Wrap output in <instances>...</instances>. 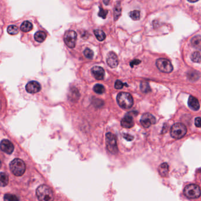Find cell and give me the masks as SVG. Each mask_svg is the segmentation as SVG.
Wrapping results in <instances>:
<instances>
[{"label":"cell","instance_id":"obj_36","mask_svg":"<svg viewBox=\"0 0 201 201\" xmlns=\"http://www.w3.org/2000/svg\"><path fill=\"white\" fill-rule=\"evenodd\" d=\"M103 2H104V3H105L106 5H108V4H109L110 0H103Z\"/></svg>","mask_w":201,"mask_h":201},{"label":"cell","instance_id":"obj_31","mask_svg":"<svg viewBox=\"0 0 201 201\" xmlns=\"http://www.w3.org/2000/svg\"><path fill=\"white\" fill-rule=\"evenodd\" d=\"M107 13H108V11L106 10H104L101 7H100V10H99V12L98 16L100 17H101L103 19H105L106 18V16H107Z\"/></svg>","mask_w":201,"mask_h":201},{"label":"cell","instance_id":"obj_16","mask_svg":"<svg viewBox=\"0 0 201 201\" xmlns=\"http://www.w3.org/2000/svg\"><path fill=\"white\" fill-rule=\"evenodd\" d=\"M159 174L162 177H166L169 173V165L167 163H164L159 166L158 169Z\"/></svg>","mask_w":201,"mask_h":201},{"label":"cell","instance_id":"obj_6","mask_svg":"<svg viewBox=\"0 0 201 201\" xmlns=\"http://www.w3.org/2000/svg\"><path fill=\"white\" fill-rule=\"evenodd\" d=\"M106 147L107 150L112 154L118 152L116 136L111 133H107L106 135Z\"/></svg>","mask_w":201,"mask_h":201},{"label":"cell","instance_id":"obj_11","mask_svg":"<svg viewBox=\"0 0 201 201\" xmlns=\"http://www.w3.org/2000/svg\"><path fill=\"white\" fill-rule=\"evenodd\" d=\"M106 61L108 66L111 68H116L119 64V59L117 56L113 51L107 54Z\"/></svg>","mask_w":201,"mask_h":201},{"label":"cell","instance_id":"obj_37","mask_svg":"<svg viewBox=\"0 0 201 201\" xmlns=\"http://www.w3.org/2000/svg\"><path fill=\"white\" fill-rule=\"evenodd\" d=\"M189 2H196L197 1H198L199 0H188Z\"/></svg>","mask_w":201,"mask_h":201},{"label":"cell","instance_id":"obj_30","mask_svg":"<svg viewBox=\"0 0 201 201\" xmlns=\"http://www.w3.org/2000/svg\"><path fill=\"white\" fill-rule=\"evenodd\" d=\"M188 77L189 78L190 80H196L198 79L199 77V75L198 72H196L195 71H191L189 74H188Z\"/></svg>","mask_w":201,"mask_h":201},{"label":"cell","instance_id":"obj_21","mask_svg":"<svg viewBox=\"0 0 201 201\" xmlns=\"http://www.w3.org/2000/svg\"><path fill=\"white\" fill-rule=\"evenodd\" d=\"M94 34L95 35L96 37L97 38V39L100 42L103 41L106 38V34L105 33V32H103L101 30H99V29L95 30Z\"/></svg>","mask_w":201,"mask_h":201},{"label":"cell","instance_id":"obj_18","mask_svg":"<svg viewBox=\"0 0 201 201\" xmlns=\"http://www.w3.org/2000/svg\"><path fill=\"white\" fill-rule=\"evenodd\" d=\"M47 35L44 32H38L34 35V39L35 40L38 42H42L45 41L46 39Z\"/></svg>","mask_w":201,"mask_h":201},{"label":"cell","instance_id":"obj_17","mask_svg":"<svg viewBox=\"0 0 201 201\" xmlns=\"http://www.w3.org/2000/svg\"><path fill=\"white\" fill-rule=\"evenodd\" d=\"M121 13H122V8L120 6V2L117 1L115 6L114 11H113V16L115 21H116L119 18V17L121 16Z\"/></svg>","mask_w":201,"mask_h":201},{"label":"cell","instance_id":"obj_10","mask_svg":"<svg viewBox=\"0 0 201 201\" xmlns=\"http://www.w3.org/2000/svg\"><path fill=\"white\" fill-rule=\"evenodd\" d=\"M41 85L36 81H31L27 84L26 86V91L31 94H35L41 90Z\"/></svg>","mask_w":201,"mask_h":201},{"label":"cell","instance_id":"obj_27","mask_svg":"<svg viewBox=\"0 0 201 201\" xmlns=\"http://www.w3.org/2000/svg\"><path fill=\"white\" fill-rule=\"evenodd\" d=\"M140 89L143 91V93H149L151 91L150 87L149 86L148 83V82H142L140 84Z\"/></svg>","mask_w":201,"mask_h":201},{"label":"cell","instance_id":"obj_3","mask_svg":"<svg viewBox=\"0 0 201 201\" xmlns=\"http://www.w3.org/2000/svg\"><path fill=\"white\" fill-rule=\"evenodd\" d=\"M10 168L12 173L16 176H21L24 175L26 170V166L21 159H14L10 164Z\"/></svg>","mask_w":201,"mask_h":201},{"label":"cell","instance_id":"obj_24","mask_svg":"<svg viewBox=\"0 0 201 201\" xmlns=\"http://www.w3.org/2000/svg\"><path fill=\"white\" fill-rule=\"evenodd\" d=\"M93 90L97 94L101 95L105 92V88L103 85L97 84L94 86Z\"/></svg>","mask_w":201,"mask_h":201},{"label":"cell","instance_id":"obj_20","mask_svg":"<svg viewBox=\"0 0 201 201\" xmlns=\"http://www.w3.org/2000/svg\"><path fill=\"white\" fill-rule=\"evenodd\" d=\"M191 44L193 47L196 48L201 49V36H196L195 37H193L191 40Z\"/></svg>","mask_w":201,"mask_h":201},{"label":"cell","instance_id":"obj_14","mask_svg":"<svg viewBox=\"0 0 201 201\" xmlns=\"http://www.w3.org/2000/svg\"><path fill=\"white\" fill-rule=\"evenodd\" d=\"M121 125L122 127L126 129H130L133 127L135 125V122L132 116L129 115H126L121 121Z\"/></svg>","mask_w":201,"mask_h":201},{"label":"cell","instance_id":"obj_35","mask_svg":"<svg viewBox=\"0 0 201 201\" xmlns=\"http://www.w3.org/2000/svg\"><path fill=\"white\" fill-rule=\"evenodd\" d=\"M123 138L126 139L128 141H132V140H133V139H134L133 136H131L130 135H129V134H124L123 135Z\"/></svg>","mask_w":201,"mask_h":201},{"label":"cell","instance_id":"obj_9","mask_svg":"<svg viewBox=\"0 0 201 201\" xmlns=\"http://www.w3.org/2000/svg\"><path fill=\"white\" fill-rule=\"evenodd\" d=\"M156 122V118L152 114L149 113L143 114L140 119V123L145 128L150 127V126L154 125Z\"/></svg>","mask_w":201,"mask_h":201},{"label":"cell","instance_id":"obj_19","mask_svg":"<svg viewBox=\"0 0 201 201\" xmlns=\"http://www.w3.org/2000/svg\"><path fill=\"white\" fill-rule=\"evenodd\" d=\"M32 22L28 21H26L23 22L20 27L21 31L24 32H30L32 29Z\"/></svg>","mask_w":201,"mask_h":201},{"label":"cell","instance_id":"obj_29","mask_svg":"<svg viewBox=\"0 0 201 201\" xmlns=\"http://www.w3.org/2000/svg\"><path fill=\"white\" fill-rule=\"evenodd\" d=\"M4 199L5 201H16L19 200V199L17 196L14 195H11V194L5 195Z\"/></svg>","mask_w":201,"mask_h":201},{"label":"cell","instance_id":"obj_8","mask_svg":"<svg viewBox=\"0 0 201 201\" xmlns=\"http://www.w3.org/2000/svg\"><path fill=\"white\" fill-rule=\"evenodd\" d=\"M77 40V33L73 30H68L65 32L64 41L66 45L70 48H73L76 46Z\"/></svg>","mask_w":201,"mask_h":201},{"label":"cell","instance_id":"obj_4","mask_svg":"<svg viewBox=\"0 0 201 201\" xmlns=\"http://www.w3.org/2000/svg\"><path fill=\"white\" fill-rule=\"evenodd\" d=\"M186 132V127L185 125L181 123H175L170 129V135L172 137L176 139H179L185 136Z\"/></svg>","mask_w":201,"mask_h":201},{"label":"cell","instance_id":"obj_7","mask_svg":"<svg viewBox=\"0 0 201 201\" xmlns=\"http://www.w3.org/2000/svg\"><path fill=\"white\" fill-rule=\"evenodd\" d=\"M156 67L163 73H169L173 70V66L169 60L166 58H159L156 62Z\"/></svg>","mask_w":201,"mask_h":201},{"label":"cell","instance_id":"obj_5","mask_svg":"<svg viewBox=\"0 0 201 201\" xmlns=\"http://www.w3.org/2000/svg\"><path fill=\"white\" fill-rule=\"evenodd\" d=\"M184 194L185 196L189 199L198 198L201 195V188L195 184H190L184 188Z\"/></svg>","mask_w":201,"mask_h":201},{"label":"cell","instance_id":"obj_23","mask_svg":"<svg viewBox=\"0 0 201 201\" xmlns=\"http://www.w3.org/2000/svg\"><path fill=\"white\" fill-rule=\"evenodd\" d=\"M0 179H1V186L4 187V186H5L8 184V177L5 173H4V172L1 173Z\"/></svg>","mask_w":201,"mask_h":201},{"label":"cell","instance_id":"obj_12","mask_svg":"<svg viewBox=\"0 0 201 201\" xmlns=\"http://www.w3.org/2000/svg\"><path fill=\"white\" fill-rule=\"evenodd\" d=\"M1 149L6 154H10L14 150V146L8 140L4 139L1 142Z\"/></svg>","mask_w":201,"mask_h":201},{"label":"cell","instance_id":"obj_15","mask_svg":"<svg viewBox=\"0 0 201 201\" xmlns=\"http://www.w3.org/2000/svg\"><path fill=\"white\" fill-rule=\"evenodd\" d=\"M188 106L189 108L194 111H197L200 108V104L198 100L195 97L190 96L188 99Z\"/></svg>","mask_w":201,"mask_h":201},{"label":"cell","instance_id":"obj_25","mask_svg":"<svg viewBox=\"0 0 201 201\" xmlns=\"http://www.w3.org/2000/svg\"><path fill=\"white\" fill-rule=\"evenodd\" d=\"M130 17L134 21H138L140 18V11L138 10L132 11L129 12Z\"/></svg>","mask_w":201,"mask_h":201},{"label":"cell","instance_id":"obj_22","mask_svg":"<svg viewBox=\"0 0 201 201\" xmlns=\"http://www.w3.org/2000/svg\"><path fill=\"white\" fill-rule=\"evenodd\" d=\"M191 60L193 62L199 63L201 62V55L199 52L195 51L191 55Z\"/></svg>","mask_w":201,"mask_h":201},{"label":"cell","instance_id":"obj_2","mask_svg":"<svg viewBox=\"0 0 201 201\" xmlns=\"http://www.w3.org/2000/svg\"><path fill=\"white\" fill-rule=\"evenodd\" d=\"M117 101L120 107L129 109L133 105V99L132 95L126 92H121L117 97Z\"/></svg>","mask_w":201,"mask_h":201},{"label":"cell","instance_id":"obj_34","mask_svg":"<svg viewBox=\"0 0 201 201\" xmlns=\"http://www.w3.org/2000/svg\"><path fill=\"white\" fill-rule=\"evenodd\" d=\"M140 62H141V61H140V60H138V59H135V60H133V61H132L130 62V66H131L132 67H134V66L138 65L140 63Z\"/></svg>","mask_w":201,"mask_h":201},{"label":"cell","instance_id":"obj_33","mask_svg":"<svg viewBox=\"0 0 201 201\" xmlns=\"http://www.w3.org/2000/svg\"><path fill=\"white\" fill-rule=\"evenodd\" d=\"M195 125L197 127H201V117H196L195 120Z\"/></svg>","mask_w":201,"mask_h":201},{"label":"cell","instance_id":"obj_13","mask_svg":"<svg viewBox=\"0 0 201 201\" xmlns=\"http://www.w3.org/2000/svg\"><path fill=\"white\" fill-rule=\"evenodd\" d=\"M91 74L96 79L101 80L105 77V72L104 69L99 66H95L91 70Z\"/></svg>","mask_w":201,"mask_h":201},{"label":"cell","instance_id":"obj_1","mask_svg":"<svg viewBox=\"0 0 201 201\" xmlns=\"http://www.w3.org/2000/svg\"><path fill=\"white\" fill-rule=\"evenodd\" d=\"M37 198L41 201H51L54 199V194L51 189L47 185H40L36 190Z\"/></svg>","mask_w":201,"mask_h":201},{"label":"cell","instance_id":"obj_32","mask_svg":"<svg viewBox=\"0 0 201 201\" xmlns=\"http://www.w3.org/2000/svg\"><path fill=\"white\" fill-rule=\"evenodd\" d=\"M125 84L123 83L121 81L117 80L115 84V87L116 89H122Z\"/></svg>","mask_w":201,"mask_h":201},{"label":"cell","instance_id":"obj_28","mask_svg":"<svg viewBox=\"0 0 201 201\" xmlns=\"http://www.w3.org/2000/svg\"><path fill=\"white\" fill-rule=\"evenodd\" d=\"M84 55L86 58L92 59L94 56V53L90 48H86L84 51Z\"/></svg>","mask_w":201,"mask_h":201},{"label":"cell","instance_id":"obj_26","mask_svg":"<svg viewBox=\"0 0 201 201\" xmlns=\"http://www.w3.org/2000/svg\"><path fill=\"white\" fill-rule=\"evenodd\" d=\"M7 32L10 35H16L18 33L19 30L17 27L14 26V25H11V26L8 27Z\"/></svg>","mask_w":201,"mask_h":201}]
</instances>
